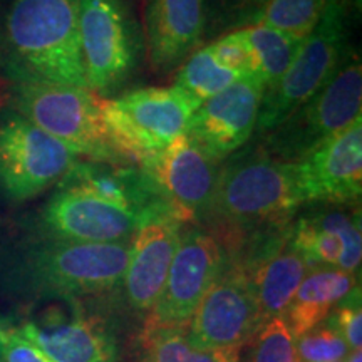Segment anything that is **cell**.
<instances>
[{
  "mask_svg": "<svg viewBox=\"0 0 362 362\" xmlns=\"http://www.w3.org/2000/svg\"><path fill=\"white\" fill-rule=\"evenodd\" d=\"M128 259L129 242L79 243L44 237L8 253L0 277L13 292L76 298L119 287Z\"/></svg>",
  "mask_w": 362,
  "mask_h": 362,
  "instance_id": "obj_1",
  "label": "cell"
},
{
  "mask_svg": "<svg viewBox=\"0 0 362 362\" xmlns=\"http://www.w3.org/2000/svg\"><path fill=\"white\" fill-rule=\"evenodd\" d=\"M7 40L19 83L89 89L81 52L79 0H13Z\"/></svg>",
  "mask_w": 362,
  "mask_h": 362,
  "instance_id": "obj_2",
  "label": "cell"
},
{
  "mask_svg": "<svg viewBox=\"0 0 362 362\" xmlns=\"http://www.w3.org/2000/svg\"><path fill=\"white\" fill-rule=\"evenodd\" d=\"M304 203L296 163L279 161L253 146L220 166L211 221L242 232L280 228Z\"/></svg>",
  "mask_w": 362,
  "mask_h": 362,
  "instance_id": "obj_3",
  "label": "cell"
},
{
  "mask_svg": "<svg viewBox=\"0 0 362 362\" xmlns=\"http://www.w3.org/2000/svg\"><path fill=\"white\" fill-rule=\"evenodd\" d=\"M361 57L354 51H347L322 88L284 123L262 136L259 146L275 160L298 163L361 117Z\"/></svg>",
  "mask_w": 362,
  "mask_h": 362,
  "instance_id": "obj_4",
  "label": "cell"
},
{
  "mask_svg": "<svg viewBox=\"0 0 362 362\" xmlns=\"http://www.w3.org/2000/svg\"><path fill=\"white\" fill-rule=\"evenodd\" d=\"M198 107L200 104L175 86L136 89L101 101L104 128L112 148L136 166L187 133Z\"/></svg>",
  "mask_w": 362,
  "mask_h": 362,
  "instance_id": "obj_5",
  "label": "cell"
},
{
  "mask_svg": "<svg viewBox=\"0 0 362 362\" xmlns=\"http://www.w3.org/2000/svg\"><path fill=\"white\" fill-rule=\"evenodd\" d=\"M17 110L79 156L110 165H129L117 155L104 128L101 99L93 90L49 83H19Z\"/></svg>",
  "mask_w": 362,
  "mask_h": 362,
  "instance_id": "obj_6",
  "label": "cell"
},
{
  "mask_svg": "<svg viewBox=\"0 0 362 362\" xmlns=\"http://www.w3.org/2000/svg\"><path fill=\"white\" fill-rule=\"evenodd\" d=\"M79 37L89 90L107 98L123 89L144 51L128 0H79Z\"/></svg>",
  "mask_w": 362,
  "mask_h": 362,
  "instance_id": "obj_7",
  "label": "cell"
},
{
  "mask_svg": "<svg viewBox=\"0 0 362 362\" xmlns=\"http://www.w3.org/2000/svg\"><path fill=\"white\" fill-rule=\"evenodd\" d=\"M349 13L325 6L322 19L302 42L297 57L277 83L265 89L257 121V138L269 134L325 84L347 52Z\"/></svg>",
  "mask_w": 362,
  "mask_h": 362,
  "instance_id": "obj_8",
  "label": "cell"
},
{
  "mask_svg": "<svg viewBox=\"0 0 362 362\" xmlns=\"http://www.w3.org/2000/svg\"><path fill=\"white\" fill-rule=\"evenodd\" d=\"M81 156L21 115L0 123V189L25 202L61 181Z\"/></svg>",
  "mask_w": 362,
  "mask_h": 362,
  "instance_id": "obj_9",
  "label": "cell"
},
{
  "mask_svg": "<svg viewBox=\"0 0 362 362\" xmlns=\"http://www.w3.org/2000/svg\"><path fill=\"white\" fill-rule=\"evenodd\" d=\"M226 264V253L214 235L202 226L183 230L160 297L146 315L144 332L187 327Z\"/></svg>",
  "mask_w": 362,
  "mask_h": 362,
  "instance_id": "obj_10",
  "label": "cell"
},
{
  "mask_svg": "<svg viewBox=\"0 0 362 362\" xmlns=\"http://www.w3.org/2000/svg\"><path fill=\"white\" fill-rule=\"evenodd\" d=\"M262 322L250 270L243 265L226 264L185 330L202 347L242 349Z\"/></svg>",
  "mask_w": 362,
  "mask_h": 362,
  "instance_id": "obj_11",
  "label": "cell"
},
{
  "mask_svg": "<svg viewBox=\"0 0 362 362\" xmlns=\"http://www.w3.org/2000/svg\"><path fill=\"white\" fill-rule=\"evenodd\" d=\"M170 206L187 221H211L220 163L208 158L187 134L173 139L138 166Z\"/></svg>",
  "mask_w": 362,
  "mask_h": 362,
  "instance_id": "obj_12",
  "label": "cell"
},
{
  "mask_svg": "<svg viewBox=\"0 0 362 362\" xmlns=\"http://www.w3.org/2000/svg\"><path fill=\"white\" fill-rule=\"evenodd\" d=\"M185 221L160 202L149 208L129 242V259L123 275L126 300L131 310L146 314L156 304L178 248Z\"/></svg>",
  "mask_w": 362,
  "mask_h": 362,
  "instance_id": "obj_13",
  "label": "cell"
},
{
  "mask_svg": "<svg viewBox=\"0 0 362 362\" xmlns=\"http://www.w3.org/2000/svg\"><path fill=\"white\" fill-rule=\"evenodd\" d=\"M265 86L250 74L200 104L187 126V134L208 158L216 163L243 148L255 133Z\"/></svg>",
  "mask_w": 362,
  "mask_h": 362,
  "instance_id": "obj_14",
  "label": "cell"
},
{
  "mask_svg": "<svg viewBox=\"0 0 362 362\" xmlns=\"http://www.w3.org/2000/svg\"><path fill=\"white\" fill-rule=\"evenodd\" d=\"M149 208L139 214L110 205L79 189L57 187L42 211V230L45 237L67 242H131Z\"/></svg>",
  "mask_w": 362,
  "mask_h": 362,
  "instance_id": "obj_15",
  "label": "cell"
},
{
  "mask_svg": "<svg viewBox=\"0 0 362 362\" xmlns=\"http://www.w3.org/2000/svg\"><path fill=\"white\" fill-rule=\"evenodd\" d=\"M305 203L356 205L362 194V117L296 163Z\"/></svg>",
  "mask_w": 362,
  "mask_h": 362,
  "instance_id": "obj_16",
  "label": "cell"
},
{
  "mask_svg": "<svg viewBox=\"0 0 362 362\" xmlns=\"http://www.w3.org/2000/svg\"><path fill=\"white\" fill-rule=\"evenodd\" d=\"M312 210L288 230V242L310 267H334L352 272L361 267V211L349 205H329Z\"/></svg>",
  "mask_w": 362,
  "mask_h": 362,
  "instance_id": "obj_17",
  "label": "cell"
},
{
  "mask_svg": "<svg viewBox=\"0 0 362 362\" xmlns=\"http://www.w3.org/2000/svg\"><path fill=\"white\" fill-rule=\"evenodd\" d=\"M143 35L153 71L178 69L205 39V0H144Z\"/></svg>",
  "mask_w": 362,
  "mask_h": 362,
  "instance_id": "obj_18",
  "label": "cell"
},
{
  "mask_svg": "<svg viewBox=\"0 0 362 362\" xmlns=\"http://www.w3.org/2000/svg\"><path fill=\"white\" fill-rule=\"evenodd\" d=\"M59 187L79 189L110 205L139 214L158 202H166L151 178L134 165L78 161L59 181Z\"/></svg>",
  "mask_w": 362,
  "mask_h": 362,
  "instance_id": "obj_19",
  "label": "cell"
},
{
  "mask_svg": "<svg viewBox=\"0 0 362 362\" xmlns=\"http://www.w3.org/2000/svg\"><path fill=\"white\" fill-rule=\"evenodd\" d=\"M17 330L52 362H112L115 357V341L99 319L29 320Z\"/></svg>",
  "mask_w": 362,
  "mask_h": 362,
  "instance_id": "obj_20",
  "label": "cell"
},
{
  "mask_svg": "<svg viewBox=\"0 0 362 362\" xmlns=\"http://www.w3.org/2000/svg\"><path fill=\"white\" fill-rule=\"evenodd\" d=\"M310 269L305 257L291 245L288 237L285 242L270 243L265 255L250 272L264 322L272 317L285 315L298 285Z\"/></svg>",
  "mask_w": 362,
  "mask_h": 362,
  "instance_id": "obj_21",
  "label": "cell"
},
{
  "mask_svg": "<svg viewBox=\"0 0 362 362\" xmlns=\"http://www.w3.org/2000/svg\"><path fill=\"white\" fill-rule=\"evenodd\" d=\"M356 274L334 267H312L298 285L284 319L298 337L320 325L329 312L354 293Z\"/></svg>",
  "mask_w": 362,
  "mask_h": 362,
  "instance_id": "obj_22",
  "label": "cell"
},
{
  "mask_svg": "<svg viewBox=\"0 0 362 362\" xmlns=\"http://www.w3.org/2000/svg\"><path fill=\"white\" fill-rule=\"evenodd\" d=\"M240 78L243 76L221 66L211 54L210 47L203 45L189 54L183 64L176 69L173 86L188 94L198 104H203L208 99L218 96Z\"/></svg>",
  "mask_w": 362,
  "mask_h": 362,
  "instance_id": "obj_23",
  "label": "cell"
},
{
  "mask_svg": "<svg viewBox=\"0 0 362 362\" xmlns=\"http://www.w3.org/2000/svg\"><path fill=\"white\" fill-rule=\"evenodd\" d=\"M243 33L255 61V74L262 79L265 89L282 78L304 42L302 39L262 24L243 27Z\"/></svg>",
  "mask_w": 362,
  "mask_h": 362,
  "instance_id": "obj_24",
  "label": "cell"
},
{
  "mask_svg": "<svg viewBox=\"0 0 362 362\" xmlns=\"http://www.w3.org/2000/svg\"><path fill=\"white\" fill-rule=\"evenodd\" d=\"M146 362H238L242 349H210L194 344L185 329L146 330Z\"/></svg>",
  "mask_w": 362,
  "mask_h": 362,
  "instance_id": "obj_25",
  "label": "cell"
},
{
  "mask_svg": "<svg viewBox=\"0 0 362 362\" xmlns=\"http://www.w3.org/2000/svg\"><path fill=\"white\" fill-rule=\"evenodd\" d=\"M327 0H269L259 24L304 40L322 19Z\"/></svg>",
  "mask_w": 362,
  "mask_h": 362,
  "instance_id": "obj_26",
  "label": "cell"
},
{
  "mask_svg": "<svg viewBox=\"0 0 362 362\" xmlns=\"http://www.w3.org/2000/svg\"><path fill=\"white\" fill-rule=\"evenodd\" d=\"M245 361L238 362H298L296 336L284 317H272L250 339Z\"/></svg>",
  "mask_w": 362,
  "mask_h": 362,
  "instance_id": "obj_27",
  "label": "cell"
},
{
  "mask_svg": "<svg viewBox=\"0 0 362 362\" xmlns=\"http://www.w3.org/2000/svg\"><path fill=\"white\" fill-rule=\"evenodd\" d=\"M269 0H205V37L259 24Z\"/></svg>",
  "mask_w": 362,
  "mask_h": 362,
  "instance_id": "obj_28",
  "label": "cell"
},
{
  "mask_svg": "<svg viewBox=\"0 0 362 362\" xmlns=\"http://www.w3.org/2000/svg\"><path fill=\"white\" fill-rule=\"evenodd\" d=\"M298 362H339L349 354L344 337L334 327H314L296 337Z\"/></svg>",
  "mask_w": 362,
  "mask_h": 362,
  "instance_id": "obj_29",
  "label": "cell"
},
{
  "mask_svg": "<svg viewBox=\"0 0 362 362\" xmlns=\"http://www.w3.org/2000/svg\"><path fill=\"white\" fill-rule=\"evenodd\" d=\"M216 61L240 76L255 74V61L243 29L232 30L208 44ZM257 76V74H255Z\"/></svg>",
  "mask_w": 362,
  "mask_h": 362,
  "instance_id": "obj_30",
  "label": "cell"
},
{
  "mask_svg": "<svg viewBox=\"0 0 362 362\" xmlns=\"http://www.w3.org/2000/svg\"><path fill=\"white\" fill-rule=\"evenodd\" d=\"M0 362H52L17 329H11L0 347Z\"/></svg>",
  "mask_w": 362,
  "mask_h": 362,
  "instance_id": "obj_31",
  "label": "cell"
},
{
  "mask_svg": "<svg viewBox=\"0 0 362 362\" xmlns=\"http://www.w3.org/2000/svg\"><path fill=\"white\" fill-rule=\"evenodd\" d=\"M334 327L344 337L351 351L361 349L362 346V310L359 302H349L337 309L334 317Z\"/></svg>",
  "mask_w": 362,
  "mask_h": 362,
  "instance_id": "obj_32",
  "label": "cell"
},
{
  "mask_svg": "<svg viewBox=\"0 0 362 362\" xmlns=\"http://www.w3.org/2000/svg\"><path fill=\"white\" fill-rule=\"evenodd\" d=\"M327 4L342 8V11L347 13H351V12L359 13L361 7H362V0H327Z\"/></svg>",
  "mask_w": 362,
  "mask_h": 362,
  "instance_id": "obj_33",
  "label": "cell"
},
{
  "mask_svg": "<svg viewBox=\"0 0 362 362\" xmlns=\"http://www.w3.org/2000/svg\"><path fill=\"white\" fill-rule=\"evenodd\" d=\"M347 362H362V352H361V349L351 351V354L347 356Z\"/></svg>",
  "mask_w": 362,
  "mask_h": 362,
  "instance_id": "obj_34",
  "label": "cell"
},
{
  "mask_svg": "<svg viewBox=\"0 0 362 362\" xmlns=\"http://www.w3.org/2000/svg\"><path fill=\"white\" fill-rule=\"evenodd\" d=\"M8 332H11V329H7L6 325L2 324V320H0V347H2V344L6 342Z\"/></svg>",
  "mask_w": 362,
  "mask_h": 362,
  "instance_id": "obj_35",
  "label": "cell"
},
{
  "mask_svg": "<svg viewBox=\"0 0 362 362\" xmlns=\"http://www.w3.org/2000/svg\"><path fill=\"white\" fill-rule=\"evenodd\" d=\"M339 362H344V361H339Z\"/></svg>",
  "mask_w": 362,
  "mask_h": 362,
  "instance_id": "obj_36",
  "label": "cell"
}]
</instances>
